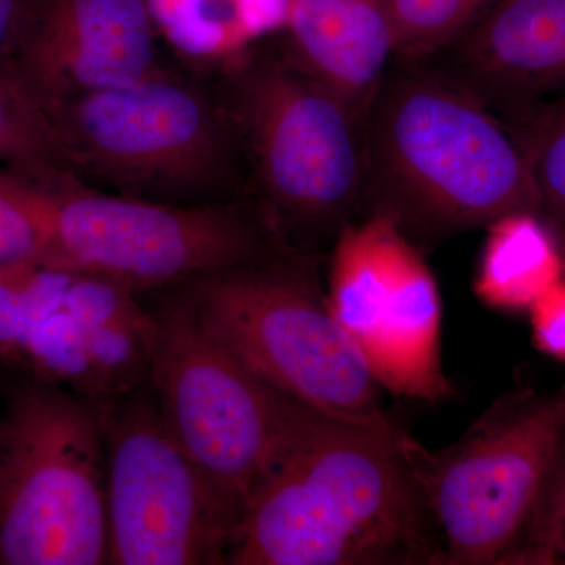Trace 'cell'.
<instances>
[{
    "label": "cell",
    "mask_w": 565,
    "mask_h": 565,
    "mask_svg": "<svg viewBox=\"0 0 565 565\" xmlns=\"http://www.w3.org/2000/svg\"><path fill=\"white\" fill-rule=\"evenodd\" d=\"M286 57L364 117L394 57L385 0H289Z\"/></svg>",
    "instance_id": "14"
},
{
    "label": "cell",
    "mask_w": 565,
    "mask_h": 565,
    "mask_svg": "<svg viewBox=\"0 0 565 565\" xmlns=\"http://www.w3.org/2000/svg\"><path fill=\"white\" fill-rule=\"evenodd\" d=\"M530 158L541 215L565 241V111L520 139Z\"/></svg>",
    "instance_id": "20"
},
{
    "label": "cell",
    "mask_w": 565,
    "mask_h": 565,
    "mask_svg": "<svg viewBox=\"0 0 565 565\" xmlns=\"http://www.w3.org/2000/svg\"><path fill=\"white\" fill-rule=\"evenodd\" d=\"M0 166L35 178L70 174L46 114L6 77H0Z\"/></svg>",
    "instance_id": "18"
},
{
    "label": "cell",
    "mask_w": 565,
    "mask_h": 565,
    "mask_svg": "<svg viewBox=\"0 0 565 565\" xmlns=\"http://www.w3.org/2000/svg\"><path fill=\"white\" fill-rule=\"evenodd\" d=\"M52 245L46 263L99 275L139 296L206 275L294 255L275 243L244 203L180 206L47 181Z\"/></svg>",
    "instance_id": "9"
},
{
    "label": "cell",
    "mask_w": 565,
    "mask_h": 565,
    "mask_svg": "<svg viewBox=\"0 0 565 565\" xmlns=\"http://www.w3.org/2000/svg\"><path fill=\"white\" fill-rule=\"evenodd\" d=\"M487 0H385L394 57L426 62L445 51L476 20Z\"/></svg>",
    "instance_id": "19"
},
{
    "label": "cell",
    "mask_w": 565,
    "mask_h": 565,
    "mask_svg": "<svg viewBox=\"0 0 565 565\" xmlns=\"http://www.w3.org/2000/svg\"><path fill=\"white\" fill-rule=\"evenodd\" d=\"M327 303L382 390L455 396L441 363V297L422 248L382 215L345 225L330 247Z\"/></svg>",
    "instance_id": "11"
},
{
    "label": "cell",
    "mask_w": 565,
    "mask_h": 565,
    "mask_svg": "<svg viewBox=\"0 0 565 565\" xmlns=\"http://www.w3.org/2000/svg\"><path fill=\"white\" fill-rule=\"evenodd\" d=\"M114 565H226L243 505L188 455L151 382L99 407Z\"/></svg>",
    "instance_id": "10"
},
{
    "label": "cell",
    "mask_w": 565,
    "mask_h": 565,
    "mask_svg": "<svg viewBox=\"0 0 565 565\" xmlns=\"http://www.w3.org/2000/svg\"><path fill=\"white\" fill-rule=\"evenodd\" d=\"M535 348L565 362V278L530 308Z\"/></svg>",
    "instance_id": "22"
},
{
    "label": "cell",
    "mask_w": 565,
    "mask_h": 565,
    "mask_svg": "<svg viewBox=\"0 0 565 565\" xmlns=\"http://www.w3.org/2000/svg\"><path fill=\"white\" fill-rule=\"evenodd\" d=\"M565 437V384L498 401L441 451L411 446L440 565H512Z\"/></svg>",
    "instance_id": "8"
},
{
    "label": "cell",
    "mask_w": 565,
    "mask_h": 565,
    "mask_svg": "<svg viewBox=\"0 0 565 565\" xmlns=\"http://www.w3.org/2000/svg\"><path fill=\"white\" fill-rule=\"evenodd\" d=\"M152 294L150 382L163 422L204 473L245 509L321 414L248 370L204 326L181 288Z\"/></svg>",
    "instance_id": "7"
},
{
    "label": "cell",
    "mask_w": 565,
    "mask_h": 565,
    "mask_svg": "<svg viewBox=\"0 0 565 565\" xmlns=\"http://www.w3.org/2000/svg\"><path fill=\"white\" fill-rule=\"evenodd\" d=\"M158 36L185 68L210 74L282 32L289 0H145Z\"/></svg>",
    "instance_id": "15"
},
{
    "label": "cell",
    "mask_w": 565,
    "mask_h": 565,
    "mask_svg": "<svg viewBox=\"0 0 565 565\" xmlns=\"http://www.w3.org/2000/svg\"><path fill=\"white\" fill-rule=\"evenodd\" d=\"M318 258L285 255L178 286L204 326L266 384L338 422L401 429L381 385L330 311Z\"/></svg>",
    "instance_id": "5"
},
{
    "label": "cell",
    "mask_w": 565,
    "mask_h": 565,
    "mask_svg": "<svg viewBox=\"0 0 565 565\" xmlns=\"http://www.w3.org/2000/svg\"><path fill=\"white\" fill-rule=\"evenodd\" d=\"M35 6L36 0H0V77L17 82L14 70Z\"/></svg>",
    "instance_id": "23"
},
{
    "label": "cell",
    "mask_w": 565,
    "mask_h": 565,
    "mask_svg": "<svg viewBox=\"0 0 565 565\" xmlns=\"http://www.w3.org/2000/svg\"><path fill=\"white\" fill-rule=\"evenodd\" d=\"M44 114L66 170L88 188L180 206L243 203L232 136L202 74L163 65Z\"/></svg>",
    "instance_id": "4"
},
{
    "label": "cell",
    "mask_w": 565,
    "mask_h": 565,
    "mask_svg": "<svg viewBox=\"0 0 565 565\" xmlns=\"http://www.w3.org/2000/svg\"><path fill=\"white\" fill-rule=\"evenodd\" d=\"M414 440L316 416L245 504L226 565H440Z\"/></svg>",
    "instance_id": "1"
},
{
    "label": "cell",
    "mask_w": 565,
    "mask_h": 565,
    "mask_svg": "<svg viewBox=\"0 0 565 565\" xmlns=\"http://www.w3.org/2000/svg\"><path fill=\"white\" fill-rule=\"evenodd\" d=\"M47 181L0 166V267L50 258Z\"/></svg>",
    "instance_id": "17"
},
{
    "label": "cell",
    "mask_w": 565,
    "mask_h": 565,
    "mask_svg": "<svg viewBox=\"0 0 565 565\" xmlns=\"http://www.w3.org/2000/svg\"><path fill=\"white\" fill-rule=\"evenodd\" d=\"M3 390H0V407H2Z\"/></svg>",
    "instance_id": "24"
},
{
    "label": "cell",
    "mask_w": 565,
    "mask_h": 565,
    "mask_svg": "<svg viewBox=\"0 0 565 565\" xmlns=\"http://www.w3.org/2000/svg\"><path fill=\"white\" fill-rule=\"evenodd\" d=\"M363 217L382 215L419 248L541 214L522 141L478 96L429 62L397 61L363 117Z\"/></svg>",
    "instance_id": "2"
},
{
    "label": "cell",
    "mask_w": 565,
    "mask_h": 565,
    "mask_svg": "<svg viewBox=\"0 0 565 565\" xmlns=\"http://www.w3.org/2000/svg\"><path fill=\"white\" fill-rule=\"evenodd\" d=\"M107 563L102 411L22 374L0 407V565Z\"/></svg>",
    "instance_id": "6"
},
{
    "label": "cell",
    "mask_w": 565,
    "mask_h": 565,
    "mask_svg": "<svg viewBox=\"0 0 565 565\" xmlns=\"http://www.w3.org/2000/svg\"><path fill=\"white\" fill-rule=\"evenodd\" d=\"M203 76L232 136L243 203L286 252L319 258L363 217V118L280 46L256 44Z\"/></svg>",
    "instance_id": "3"
},
{
    "label": "cell",
    "mask_w": 565,
    "mask_h": 565,
    "mask_svg": "<svg viewBox=\"0 0 565 565\" xmlns=\"http://www.w3.org/2000/svg\"><path fill=\"white\" fill-rule=\"evenodd\" d=\"M440 54L519 139L565 111V0H497Z\"/></svg>",
    "instance_id": "13"
},
{
    "label": "cell",
    "mask_w": 565,
    "mask_h": 565,
    "mask_svg": "<svg viewBox=\"0 0 565 565\" xmlns=\"http://www.w3.org/2000/svg\"><path fill=\"white\" fill-rule=\"evenodd\" d=\"M565 278L559 236L541 214L512 212L487 226L475 292L487 307L530 311Z\"/></svg>",
    "instance_id": "16"
},
{
    "label": "cell",
    "mask_w": 565,
    "mask_h": 565,
    "mask_svg": "<svg viewBox=\"0 0 565 565\" xmlns=\"http://www.w3.org/2000/svg\"><path fill=\"white\" fill-rule=\"evenodd\" d=\"M565 564V437L512 565Z\"/></svg>",
    "instance_id": "21"
},
{
    "label": "cell",
    "mask_w": 565,
    "mask_h": 565,
    "mask_svg": "<svg viewBox=\"0 0 565 565\" xmlns=\"http://www.w3.org/2000/svg\"><path fill=\"white\" fill-rule=\"evenodd\" d=\"M162 66L145 0H36L14 79L44 111Z\"/></svg>",
    "instance_id": "12"
}]
</instances>
